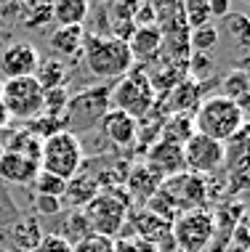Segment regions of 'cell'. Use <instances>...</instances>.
<instances>
[{"mask_svg":"<svg viewBox=\"0 0 250 252\" xmlns=\"http://www.w3.org/2000/svg\"><path fill=\"white\" fill-rule=\"evenodd\" d=\"M80 53L85 59L88 72L99 80H114L117 83L120 77H125L136 66L131 51H128V43L109 37L107 32H91V35H85V43H83V51Z\"/></svg>","mask_w":250,"mask_h":252,"instance_id":"cell-1","label":"cell"},{"mask_svg":"<svg viewBox=\"0 0 250 252\" xmlns=\"http://www.w3.org/2000/svg\"><path fill=\"white\" fill-rule=\"evenodd\" d=\"M192 125L197 135L213 138L218 144H229L245 127V109L224 96L202 98L192 114Z\"/></svg>","mask_w":250,"mask_h":252,"instance_id":"cell-2","label":"cell"},{"mask_svg":"<svg viewBox=\"0 0 250 252\" xmlns=\"http://www.w3.org/2000/svg\"><path fill=\"white\" fill-rule=\"evenodd\" d=\"M133 210L131 196L125 194L123 186H114V189H104V191L96 194L88 207L83 210L88 218V226L96 236H107V239H117L125 228L128 213Z\"/></svg>","mask_w":250,"mask_h":252,"instance_id":"cell-3","label":"cell"},{"mask_svg":"<svg viewBox=\"0 0 250 252\" xmlns=\"http://www.w3.org/2000/svg\"><path fill=\"white\" fill-rule=\"evenodd\" d=\"M157 104V93L149 83V77L144 74V69L133 66L125 77H120L117 83H112V93H109V106L117 112L128 114L133 120H146L154 112Z\"/></svg>","mask_w":250,"mask_h":252,"instance_id":"cell-4","label":"cell"},{"mask_svg":"<svg viewBox=\"0 0 250 252\" xmlns=\"http://www.w3.org/2000/svg\"><path fill=\"white\" fill-rule=\"evenodd\" d=\"M85 165V146L77 135L59 130L40 144V170L62 181H70Z\"/></svg>","mask_w":250,"mask_h":252,"instance_id":"cell-5","label":"cell"},{"mask_svg":"<svg viewBox=\"0 0 250 252\" xmlns=\"http://www.w3.org/2000/svg\"><path fill=\"white\" fill-rule=\"evenodd\" d=\"M109 93H112V85H93L70 96V104H67L62 114L64 130L72 135L96 130L101 117L109 112Z\"/></svg>","mask_w":250,"mask_h":252,"instance_id":"cell-6","label":"cell"},{"mask_svg":"<svg viewBox=\"0 0 250 252\" xmlns=\"http://www.w3.org/2000/svg\"><path fill=\"white\" fill-rule=\"evenodd\" d=\"M171 239L179 252H211L215 242V226L211 210H192L176 215L171 223Z\"/></svg>","mask_w":250,"mask_h":252,"instance_id":"cell-7","label":"cell"},{"mask_svg":"<svg viewBox=\"0 0 250 252\" xmlns=\"http://www.w3.org/2000/svg\"><path fill=\"white\" fill-rule=\"evenodd\" d=\"M0 101L11 120H37L43 114V88L35 77H16L0 83Z\"/></svg>","mask_w":250,"mask_h":252,"instance_id":"cell-8","label":"cell"},{"mask_svg":"<svg viewBox=\"0 0 250 252\" xmlns=\"http://www.w3.org/2000/svg\"><path fill=\"white\" fill-rule=\"evenodd\" d=\"M157 194L171 204V210L176 215L192 213V210H205V204H208L205 178H200V175H194V173H186V170L179 175L165 178Z\"/></svg>","mask_w":250,"mask_h":252,"instance_id":"cell-9","label":"cell"},{"mask_svg":"<svg viewBox=\"0 0 250 252\" xmlns=\"http://www.w3.org/2000/svg\"><path fill=\"white\" fill-rule=\"evenodd\" d=\"M226 162V144H218L213 138L194 133L184 144V165L186 173H194L200 178H213Z\"/></svg>","mask_w":250,"mask_h":252,"instance_id":"cell-10","label":"cell"},{"mask_svg":"<svg viewBox=\"0 0 250 252\" xmlns=\"http://www.w3.org/2000/svg\"><path fill=\"white\" fill-rule=\"evenodd\" d=\"M123 231L154 244L160 252H173L176 250V244L171 239V223L163 220V218H157L154 213H149L146 207H133L131 213H128V220H125Z\"/></svg>","mask_w":250,"mask_h":252,"instance_id":"cell-11","label":"cell"},{"mask_svg":"<svg viewBox=\"0 0 250 252\" xmlns=\"http://www.w3.org/2000/svg\"><path fill=\"white\" fill-rule=\"evenodd\" d=\"M40 51L27 40H13L11 45H5L0 53V74L5 80L16 77H35V69L40 64Z\"/></svg>","mask_w":250,"mask_h":252,"instance_id":"cell-12","label":"cell"},{"mask_svg":"<svg viewBox=\"0 0 250 252\" xmlns=\"http://www.w3.org/2000/svg\"><path fill=\"white\" fill-rule=\"evenodd\" d=\"M96 130L104 135V141L109 144L114 152H125L139 141V122L128 114L117 112V109L109 106V112L101 117V122L96 125Z\"/></svg>","mask_w":250,"mask_h":252,"instance_id":"cell-13","label":"cell"},{"mask_svg":"<svg viewBox=\"0 0 250 252\" xmlns=\"http://www.w3.org/2000/svg\"><path fill=\"white\" fill-rule=\"evenodd\" d=\"M160 186H163V175L154 173L146 162H133L128 175H125V183H123V189L131 196L133 207H144L160 191Z\"/></svg>","mask_w":250,"mask_h":252,"instance_id":"cell-14","label":"cell"},{"mask_svg":"<svg viewBox=\"0 0 250 252\" xmlns=\"http://www.w3.org/2000/svg\"><path fill=\"white\" fill-rule=\"evenodd\" d=\"M144 162L154 170V173L163 175V181L186 170V165H184V146L168 144V141H160V138L152 141V146L146 149V159Z\"/></svg>","mask_w":250,"mask_h":252,"instance_id":"cell-15","label":"cell"},{"mask_svg":"<svg viewBox=\"0 0 250 252\" xmlns=\"http://www.w3.org/2000/svg\"><path fill=\"white\" fill-rule=\"evenodd\" d=\"M40 165L35 159L16 152H8L3 149L0 152V181H8V183H19V186H27V183L35 181Z\"/></svg>","mask_w":250,"mask_h":252,"instance_id":"cell-16","label":"cell"},{"mask_svg":"<svg viewBox=\"0 0 250 252\" xmlns=\"http://www.w3.org/2000/svg\"><path fill=\"white\" fill-rule=\"evenodd\" d=\"M128 51L133 56V64L136 61L152 64L163 53V32L157 27H136V32L128 40Z\"/></svg>","mask_w":250,"mask_h":252,"instance_id":"cell-17","label":"cell"},{"mask_svg":"<svg viewBox=\"0 0 250 252\" xmlns=\"http://www.w3.org/2000/svg\"><path fill=\"white\" fill-rule=\"evenodd\" d=\"M99 191H101V189H99L96 178H93V173H88V170H80L75 178L67 181L62 202H67L72 210H85L88 204L96 199Z\"/></svg>","mask_w":250,"mask_h":252,"instance_id":"cell-18","label":"cell"},{"mask_svg":"<svg viewBox=\"0 0 250 252\" xmlns=\"http://www.w3.org/2000/svg\"><path fill=\"white\" fill-rule=\"evenodd\" d=\"M200 101H202V85L197 80L184 77L176 88L168 91L165 114H189L194 106H200Z\"/></svg>","mask_w":250,"mask_h":252,"instance_id":"cell-19","label":"cell"},{"mask_svg":"<svg viewBox=\"0 0 250 252\" xmlns=\"http://www.w3.org/2000/svg\"><path fill=\"white\" fill-rule=\"evenodd\" d=\"M83 43H85V30L83 27H56V30L48 35V48L62 61L75 59L77 53L83 51Z\"/></svg>","mask_w":250,"mask_h":252,"instance_id":"cell-20","label":"cell"},{"mask_svg":"<svg viewBox=\"0 0 250 252\" xmlns=\"http://www.w3.org/2000/svg\"><path fill=\"white\" fill-rule=\"evenodd\" d=\"M67 77H70V69H67V61L62 59H40L37 69H35V80L43 91H53V88H67Z\"/></svg>","mask_w":250,"mask_h":252,"instance_id":"cell-21","label":"cell"},{"mask_svg":"<svg viewBox=\"0 0 250 252\" xmlns=\"http://www.w3.org/2000/svg\"><path fill=\"white\" fill-rule=\"evenodd\" d=\"M11 239L22 252H32L37 247V242L43 239V228H40L37 218L35 215L19 218V220L11 226Z\"/></svg>","mask_w":250,"mask_h":252,"instance_id":"cell-22","label":"cell"},{"mask_svg":"<svg viewBox=\"0 0 250 252\" xmlns=\"http://www.w3.org/2000/svg\"><path fill=\"white\" fill-rule=\"evenodd\" d=\"M248 93H250V77H248V69H229V74L221 77V93L218 96H224L229 101H234V104H240L245 109L248 104Z\"/></svg>","mask_w":250,"mask_h":252,"instance_id":"cell-23","label":"cell"},{"mask_svg":"<svg viewBox=\"0 0 250 252\" xmlns=\"http://www.w3.org/2000/svg\"><path fill=\"white\" fill-rule=\"evenodd\" d=\"M192 135H194L192 114H171V117H165L163 125H160V141H168V144L184 146Z\"/></svg>","mask_w":250,"mask_h":252,"instance_id":"cell-24","label":"cell"},{"mask_svg":"<svg viewBox=\"0 0 250 252\" xmlns=\"http://www.w3.org/2000/svg\"><path fill=\"white\" fill-rule=\"evenodd\" d=\"M88 13H91V5L85 0H59V3H53V22H59V27H83Z\"/></svg>","mask_w":250,"mask_h":252,"instance_id":"cell-25","label":"cell"},{"mask_svg":"<svg viewBox=\"0 0 250 252\" xmlns=\"http://www.w3.org/2000/svg\"><path fill=\"white\" fill-rule=\"evenodd\" d=\"M93 231L88 226V218L83 210H70V213L64 215V228H62V239H67L70 244H77L80 239H85V236H91Z\"/></svg>","mask_w":250,"mask_h":252,"instance_id":"cell-26","label":"cell"},{"mask_svg":"<svg viewBox=\"0 0 250 252\" xmlns=\"http://www.w3.org/2000/svg\"><path fill=\"white\" fill-rule=\"evenodd\" d=\"M218 45V27L205 24L197 30H189V53H211Z\"/></svg>","mask_w":250,"mask_h":252,"instance_id":"cell-27","label":"cell"},{"mask_svg":"<svg viewBox=\"0 0 250 252\" xmlns=\"http://www.w3.org/2000/svg\"><path fill=\"white\" fill-rule=\"evenodd\" d=\"M181 13H184V24L189 30L211 24V11H208V0H186L181 3Z\"/></svg>","mask_w":250,"mask_h":252,"instance_id":"cell-28","label":"cell"},{"mask_svg":"<svg viewBox=\"0 0 250 252\" xmlns=\"http://www.w3.org/2000/svg\"><path fill=\"white\" fill-rule=\"evenodd\" d=\"M224 22V30H226V35L234 40L237 45H245L250 43V22H248V16L245 13H229V16L221 19Z\"/></svg>","mask_w":250,"mask_h":252,"instance_id":"cell-29","label":"cell"},{"mask_svg":"<svg viewBox=\"0 0 250 252\" xmlns=\"http://www.w3.org/2000/svg\"><path fill=\"white\" fill-rule=\"evenodd\" d=\"M67 104H70V91H67V88L43 91V117H56V120H62Z\"/></svg>","mask_w":250,"mask_h":252,"instance_id":"cell-30","label":"cell"},{"mask_svg":"<svg viewBox=\"0 0 250 252\" xmlns=\"http://www.w3.org/2000/svg\"><path fill=\"white\" fill-rule=\"evenodd\" d=\"M32 186H35V191L43 194V196H56V199H62L67 181L56 178V175H51V173H43V170H37V175H35V181H32Z\"/></svg>","mask_w":250,"mask_h":252,"instance_id":"cell-31","label":"cell"},{"mask_svg":"<svg viewBox=\"0 0 250 252\" xmlns=\"http://www.w3.org/2000/svg\"><path fill=\"white\" fill-rule=\"evenodd\" d=\"M48 22H53V3H40V5H30L27 8L24 24L30 30H43Z\"/></svg>","mask_w":250,"mask_h":252,"instance_id":"cell-32","label":"cell"},{"mask_svg":"<svg viewBox=\"0 0 250 252\" xmlns=\"http://www.w3.org/2000/svg\"><path fill=\"white\" fill-rule=\"evenodd\" d=\"M114 252H160V250L154 247V244L133 236V234H120L117 239H114Z\"/></svg>","mask_w":250,"mask_h":252,"instance_id":"cell-33","label":"cell"},{"mask_svg":"<svg viewBox=\"0 0 250 252\" xmlns=\"http://www.w3.org/2000/svg\"><path fill=\"white\" fill-rule=\"evenodd\" d=\"M72 252H114V239H107V236H85L77 244H72Z\"/></svg>","mask_w":250,"mask_h":252,"instance_id":"cell-34","label":"cell"},{"mask_svg":"<svg viewBox=\"0 0 250 252\" xmlns=\"http://www.w3.org/2000/svg\"><path fill=\"white\" fill-rule=\"evenodd\" d=\"M19 220V210H16V204H13L11 199V194L5 191L3 186H0V226H13V223Z\"/></svg>","mask_w":250,"mask_h":252,"instance_id":"cell-35","label":"cell"},{"mask_svg":"<svg viewBox=\"0 0 250 252\" xmlns=\"http://www.w3.org/2000/svg\"><path fill=\"white\" fill-rule=\"evenodd\" d=\"M32 252H72V244L59 234H43V239L37 242V247Z\"/></svg>","mask_w":250,"mask_h":252,"instance_id":"cell-36","label":"cell"},{"mask_svg":"<svg viewBox=\"0 0 250 252\" xmlns=\"http://www.w3.org/2000/svg\"><path fill=\"white\" fill-rule=\"evenodd\" d=\"M62 207H64V202L56 199V196H43V194L35 196V213L40 215H56V213H62Z\"/></svg>","mask_w":250,"mask_h":252,"instance_id":"cell-37","label":"cell"},{"mask_svg":"<svg viewBox=\"0 0 250 252\" xmlns=\"http://www.w3.org/2000/svg\"><path fill=\"white\" fill-rule=\"evenodd\" d=\"M208 11H211V19H224L232 13V5H229V0H208Z\"/></svg>","mask_w":250,"mask_h":252,"instance_id":"cell-38","label":"cell"},{"mask_svg":"<svg viewBox=\"0 0 250 252\" xmlns=\"http://www.w3.org/2000/svg\"><path fill=\"white\" fill-rule=\"evenodd\" d=\"M11 122L8 117V112H5V106H3V101H0V130H5V125Z\"/></svg>","mask_w":250,"mask_h":252,"instance_id":"cell-39","label":"cell"},{"mask_svg":"<svg viewBox=\"0 0 250 252\" xmlns=\"http://www.w3.org/2000/svg\"><path fill=\"white\" fill-rule=\"evenodd\" d=\"M173 252H179V250H173Z\"/></svg>","mask_w":250,"mask_h":252,"instance_id":"cell-40","label":"cell"}]
</instances>
